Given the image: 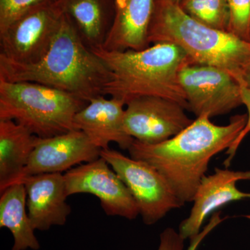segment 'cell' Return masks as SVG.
Here are the masks:
<instances>
[{"label": "cell", "mask_w": 250, "mask_h": 250, "mask_svg": "<svg viewBox=\"0 0 250 250\" xmlns=\"http://www.w3.org/2000/svg\"><path fill=\"white\" fill-rule=\"evenodd\" d=\"M210 119L197 117L178 134L158 144L134 140L128 149L131 158L155 168L184 205L192 202L212 158L231 146L246 126L248 116H233L226 125L213 124Z\"/></svg>", "instance_id": "obj_1"}, {"label": "cell", "mask_w": 250, "mask_h": 250, "mask_svg": "<svg viewBox=\"0 0 250 250\" xmlns=\"http://www.w3.org/2000/svg\"><path fill=\"white\" fill-rule=\"evenodd\" d=\"M110 78L106 64L85 45L64 14L48 49L39 62L18 63L0 56V80L41 83L87 103L104 95Z\"/></svg>", "instance_id": "obj_2"}, {"label": "cell", "mask_w": 250, "mask_h": 250, "mask_svg": "<svg viewBox=\"0 0 250 250\" xmlns=\"http://www.w3.org/2000/svg\"><path fill=\"white\" fill-rule=\"evenodd\" d=\"M92 50L111 72L104 95L123 100L125 104L140 97H160L188 110L179 75L185 65L192 62L178 46L159 42L140 51L109 52L102 47Z\"/></svg>", "instance_id": "obj_3"}, {"label": "cell", "mask_w": 250, "mask_h": 250, "mask_svg": "<svg viewBox=\"0 0 250 250\" xmlns=\"http://www.w3.org/2000/svg\"><path fill=\"white\" fill-rule=\"evenodd\" d=\"M149 43L168 42L183 49L192 64L226 70L238 82L250 62V42L197 22L170 0H155Z\"/></svg>", "instance_id": "obj_4"}, {"label": "cell", "mask_w": 250, "mask_h": 250, "mask_svg": "<svg viewBox=\"0 0 250 250\" xmlns=\"http://www.w3.org/2000/svg\"><path fill=\"white\" fill-rule=\"evenodd\" d=\"M87 102L34 82L0 80V121L11 120L39 138L77 130L75 117Z\"/></svg>", "instance_id": "obj_5"}, {"label": "cell", "mask_w": 250, "mask_h": 250, "mask_svg": "<svg viewBox=\"0 0 250 250\" xmlns=\"http://www.w3.org/2000/svg\"><path fill=\"white\" fill-rule=\"evenodd\" d=\"M100 156L129 188L146 225H154L171 210L184 205L164 177L147 163L110 148L102 149Z\"/></svg>", "instance_id": "obj_6"}, {"label": "cell", "mask_w": 250, "mask_h": 250, "mask_svg": "<svg viewBox=\"0 0 250 250\" xmlns=\"http://www.w3.org/2000/svg\"><path fill=\"white\" fill-rule=\"evenodd\" d=\"M179 78L188 110L197 118L223 116L243 104L241 83L220 67L188 64L180 70Z\"/></svg>", "instance_id": "obj_7"}, {"label": "cell", "mask_w": 250, "mask_h": 250, "mask_svg": "<svg viewBox=\"0 0 250 250\" xmlns=\"http://www.w3.org/2000/svg\"><path fill=\"white\" fill-rule=\"evenodd\" d=\"M62 16L58 0L31 9L0 32V56L18 63L39 62L53 40Z\"/></svg>", "instance_id": "obj_8"}, {"label": "cell", "mask_w": 250, "mask_h": 250, "mask_svg": "<svg viewBox=\"0 0 250 250\" xmlns=\"http://www.w3.org/2000/svg\"><path fill=\"white\" fill-rule=\"evenodd\" d=\"M63 177L67 197L91 194L100 200L107 215L134 220L140 215L139 207L129 188L101 156L67 170Z\"/></svg>", "instance_id": "obj_9"}, {"label": "cell", "mask_w": 250, "mask_h": 250, "mask_svg": "<svg viewBox=\"0 0 250 250\" xmlns=\"http://www.w3.org/2000/svg\"><path fill=\"white\" fill-rule=\"evenodd\" d=\"M126 106L125 129L131 138L143 144L164 142L194 121L186 114L180 104L160 97H140Z\"/></svg>", "instance_id": "obj_10"}, {"label": "cell", "mask_w": 250, "mask_h": 250, "mask_svg": "<svg viewBox=\"0 0 250 250\" xmlns=\"http://www.w3.org/2000/svg\"><path fill=\"white\" fill-rule=\"evenodd\" d=\"M100 152L101 149L80 130L52 137H36L27 165L16 183L29 176L67 172L77 165L97 160Z\"/></svg>", "instance_id": "obj_11"}, {"label": "cell", "mask_w": 250, "mask_h": 250, "mask_svg": "<svg viewBox=\"0 0 250 250\" xmlns=\"http://www.w3.org/2000/svg\"><path fill=\"white\" fill-rule=\"evenodd\" d=\"M246 180H250V170L215 168L214 173L205 175L195 192L190 215L179 225L180 236L184 240L195 238L212 212L230 202L250 198V192L236 187L237 182Z\"/></svg>", "instance_id": "obj_12"}, {"label": "cell", "mask_w": 250, "mask_h": 250, "mask_svg": "<svg viewBox=\"0 0 250 250\" xmlns=\"http://www.w3.org/2000/svg\"><path fill=\"white\" fill-rule=\"evenodd\" d=\"M105 96L100 95L90 100L75 116V126L101 150L109 148L111 143L128 150L134 139L125 129L126 104L119 99Z\"/></svg>", "instance_id": "obj_13"}, {"label": "cell", "mask_w": 250, "mask_h": 250, "mask_svg": "<svg viewBox=\"0 0 250 250\" xmlns=\"http://www.w3.org/2000/svg\"><path fill=\"white\" fill-rule=\"evenodd\" d=\"M21 183L25 187L28 214L34 229L46 231L65 225L71 208L66 202L63 174L29 176Z\"/></svg>", "instance_id": "obj_14"}, {"label": "cell", "mask_w": 250, "mask_h": 250, "mask_svg": "<svg viewBox=\"0 0 250 250\" xmlns=\"http://www.w3.org/2000/svg\"><path fill=\"white\" fill-rule=\"evenodd\" d=\"M154 2L155 0H116L114 21L102 48L123 52L149 47Z\"/></svg>", "instance_id": "obj_15"}, {"label": "cell", "mask_w": 250, "mask_h": 250, "mask_svg": "<svg viewBox=\"0 0 250 250\" xmlns=\"http://www.w3.org/2000/svg\"><path fill=\"white\" fill-rule=\"evenodd\" d=\"M81 39L90 49L103 47L115 14L116 0H58Z\"/></svg>", "instance_id": "obj_16"}, {"label": "cell", "mask_w": 250, "mask_h": 250, "mask_svg": "<svg viewBox=\"0 0 250 250\" xmlns=\"http://www.w3.org/2000/svg\"><path fill=\"white\" fill-rule=\"evenodd\" d=\"M37 136L14 121H0V192L16 184L27 165Z\"/></svg>", "instance_id": "obj_17"}, {"label": "cell", "mask_w": 250, "mask_h": 250, "mask_svg": "<svg viewBox=\"0 0 250 250\" xmlns=\"http://www.w3.org/2000/svg\"><path fill=\"white\" fill-rule=\"evenodd\" d=\"M26 208L27 192L23 183H16L1 192L0 228H7L14 237L12 250H38L40 244Z\"/></svg>", "instance_id": "obj_18"}, {"label": "cell", "mask_w": 250, "mask_h": 250, "mask_svg": "<svg viewBox=\"0 0 250 250\" xmlns=\"http://www.w3.org/2000/svg\"><path fill=\"white\" fill-rule=\"evenodd\" d=\"M179 5L197 22L229 32L230 10L228 0H182Z\"/></svg>", "instance_id": "obj_19"}, {"label": "cell", "mask_w": 250, "mask_h": 250, "mask_svg": "<svg viewBox=\"0 0 250 250\" xmlns=\"http://www.w3.org/2000/svg\"><path fill=\"white\" fill-rule=\"evenodd\" d=\"M230 10L229 32L250 42V0H228Z\"/></svg>", "instance_id": "obj_20"}, {"label": "cell", "mask_w": 250, "mask_h": 250, "mask_svg": "<svg viewBox=\"0 0 250 250\" xmlns=\"http://www.w3.org/2000/svg\"><path fill=\"white\" fill-rule=\"evenodd\" d=\"M56 0H0V32L31 9Z\"/></svg>", "instance_id": "obj_21"}, {"label": "cell", "mask_w": 250, "mask_h": 250, "mask_svg": "<svg viewBox=\"0 0 250 250\" xmlns=\"http://www.w3.org/2000/svg\"><path fill=\"white\" fill-rule=\"evenodd\" d=\"M241 97L242 103L243 104L246 106L247 111H248V119L246 126L242 130L241 132L238 135V137L233 141L232 144L228 148L226 154L228 158L224 161V166L226 168H228L231 165V161L236 155L237 149L239 147L240 145L245 139V137L250 132V87L246 86V85L241 84Z\"/></svg>", "instance_id": "obj_22"}, {"label": "cell", "mask_w": 250, "mask_h": 250, "mask_svg": "<svg viewBox=\"0 0 250 250\" xmlns=\"http://www.w3.org/2000/svg\"><path fill=\"white\" fill-rule=\"evenodd\" d=\"M185 240L173 228L166 229L160 235L157 250H184Z\"/></svg>", "instance_id": "obj_23"}, {"label": "cell", "mask_w": 250, "mask_h": 250, "mask_svg": "<svg viewBox=\"0 0 250 250\" xmlns=\"http://www.w3.org/2000/svg\"><path fill=\"white\" fill-rule=\"evenodd\" d=\"M221 221L222 219L220 218V213H215L214 216L210 220V223L205 228V230L199 233L195 238L190 239V246L188 250H196L197 247L199 246L204 238Z\"/></svg>", "instance_id": "obj_24"}, {"label": "cell", "mask_w": 250, "mask_h": 250, "mask_svg": "<svg viewBox=\"0 0 250 250\" xmlns=\"http://www.w3.org/2000/svg\"><path fill=\"white\" fill-rule=\"evenodd\" d=\"M239 82L241 84L250 87V62L245 68Z\"/></svg>", "instance_id": "obj_25"}, {"label": "cell", "mask_w": 250, "mask_h": 250, "mask_svg": "<svg viewBox=\"0 0 250 250\" xmlns=\"http://www.w3.org/2000/svg\"><path fill=\"white\" fill-rule=\"evenodd\" d=\"M170 1H172V2L176 3V4H179V3L181 2V1H182V0H170Z\"/></svg>", "instance_id": "obj_26"}, {"label": "cell", "mask_w": 250, "mask_h": 250, "mask_svg": "<svg viewBox=\"0 0 250 250\" xmlns=\"http://www.w3.org/2000/svg\"><path fill=\"white\" fill-rule=\"evenodd\" d=\"M247 218L250 219V215H248V216H247Z\"/></svg>", "instance_id": "obj_27"}]
</instances>
